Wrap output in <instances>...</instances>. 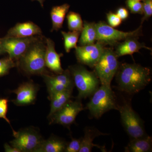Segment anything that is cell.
<instances>
[{"label": "cell", "mask_w": 152, "mask_h": 152, "mask_svg": "<svg viewBox=\"0 0 152 152\" xmlns=\"http://www.w3.org/2000/svg\"><path fill=\"white\" fill-rule=\"evenodd\" d=\"M84 136L82 138L81 145L79 152H91L94 147L100 149L103 152H106L105 147L93 143L94 139L100 136L107 135L108 134L102 132L94 127L87 126L84 130Z\"/></svg>", "instance_id": "obj_17"}, {"label": "cell", "mask_w": 152, "mask_h": 152, "mask_svg": "<svg viewBox=\"0 0 152 152\" xmlns=\"http://www.w3.org/2000/svg\"><path fill=\"white\" fill-rule=\"evenodd\" d=\"M91 96L86 108L93 118L99 119L110 110H118V105L111 86L101 85Z\"/></svg>", "instance_id": "obj_3"}, {"label": "cell", "mask_w": 152, "mask_h": 152, "mask_svg": "<svg viewBox=\"0 0 152 152\" xmlns=\"http://www.w3.org/2000/svg\"><path fill=\"white\" fill-rule=\"evenodd\" d=\"M16 66L17 63L10 57L0 59V77L7 75L11 69Z\"/></svg>", "instance_id": "obj_25"}, {"label": "cell", "mask_w": 152, "mask_h": 152, "mask_svg": "<svg viewBox=\"0 0 152 152\" xmlns=\"http://www.w3.org/2000/svg\"><path fill=\"white\" fill-rule=\"evenodd\" d=\"M66 19L68 28L70 31L81 32L83 27V22L80 14L70 12L67 15Z\"/></svg>", "instance_id": "obj_24"}, {"label": "cell", "mask_w": 152, "mask_h": 152, "mask_svg": "<svg viewBox=\"0 0 152 152\" xmlns=\"http://www.w3.org/2000/svg\"><path fill=\"white\" fill-rule=\"evenodd\" d=\"M143 14L144 17L141 24L145 20H148L152 15V0H142Z\"/></svg>", "instance_id": "obj_27"}, {"label": "cell", "mask_w": 152, "mask_h": 152, "mask_svg": "<svg viewBox=\"0 0 152 152\" xmlns=\"http://www.w3.org/2000/svg\"><path fill=\"white\" fill-rule=\"evenodd\" d=\"M96 41L104 45H114L130 37H137L142 35V24L137 29L130 32H124L114 28L106 23L100 21L96 23Z\"/></svg>", "instance_id": "obj_7"}, {"label": "cell", "mask_w": 152, "mask_h": 152, "mask_svg": "<svg viewBox=\"0 0 152 152\" xmlns=\"http://www.w3.org/2000/svg\"><path fill=\"white\" fill-rule=\"evenodd\" d=\"M137 37H130L126 39L124 42L118 43L116 45V55L118 57L126 55H132L134 53L138 52L142 48H145L151 50V48L146 46L144 43L138 41Z\"/></svg>", "instance_id": "obj_16"}, {"label": "cell", "mask_w": 152, "mask_h": 152, "mask_svg": "<svg viewBox=\"0 0 152 152\" xmlns=\"http://www.w3.org/2000/svg\"><path fill=\"white\" fill-rule=\"evenodd\" d=\"M13 134L15 138L10 143L20 152H36L44 140L40 134L34 128L15 131Z\"/></svg>", "instance_id": "obj_8"}, {"label": "cell", "mask_w": 152, "mask_h": 152, "mask_svg": "<svg viewBox=\"0 0 152 152\" xmlns=\"http://www.w3.org/2000/svg\"><path fill=\"white\" fill-rule=\"evenodd\" d=\"M8 99L7 98L0 99V118L5 120L11 125L10 121L7 116L8 109Z\"/></svg>", "instance_id": "obj_28"}, {"label": "cell", "mask_w": 152, "mask_h": 152, "mask_svg": "<svg viewBox=\"0 0 152 152\" xmlns=\"http://www.w3.org/2000/svg\"><path fill=\"white\" fill-rule=\"evenodd\" d=\"M84 110L81 100L70 99L62 108L49 118L50 124H58L69 127L74 124L76 117Z\"/></svg>", "instance_id": "obj_10"}, {"label": "cell", "mask_w": 152, "mask_h": 152, "mask_svg": "<svg viewBox=\"0 0 152 152\" xmlns=\"http://www.w3.org/2000/svg\"><path fill=\"white\" fill-rule=\"evenodd\" d=\"M5 151L6 152H20L18 149L10 146L8 144L6 143L4 145Z\"/></svg>", "instance_id": "obj_32"}, {"label": "cell", "mask_w": 152, "mask_h": 152, "mask_svg": "<svg viewBox=\"0 0 152 152\" xmlns=\"http://www.w3.org/2000/svg\"><path fill=\"white\" fill-rule=\"evenodd\" d=\"M134 1H142V0H134Z\"/></svg>", "instance_id": "obj_35"}, {"label": "cell", "mask_w": 152, "mask_h": 152, "mask_svg": "<svg viewBox=\"0 0 152 152\" xmlns=\"http://www.w3.org/2000/svg\"><path fill=\"white\" fill-rule=\"evenodd\" d=\"M70 5L65 4L61 6L53 7L50 11V17L52 23L51 31H58L63 27L66 15L67 13Z\"/></svg>", "instance_id": "obj_21"}, {"label": "cell", "mask_w": 152, "mask_h": 152, "mask_svg": "<svg viewBox=\"0 0 152 152\" xmlns=\"http://www.w3.org/2000/svg\"><path fill=\"white\" fill-rule=\"evenodd\" d=\"M61 34L64 37V47L67 53H69L72 49L75 48L78 41L81 32L78 31H70L66 32L62 31Z\"/></svg>", "instance_id": "obj_23"}, {"label": "cell", "mask_w": 152, "mask_h": 152, "mask_svg": "<svg viewBox=\"0 0 152 152\" xmlns=\"http://www.w3.org/2000/svg\"><path fill=\"white\" fill-rule=\"evenodd\" d=\"M119 89L129 94L139 92L151 80V69L138 64H121L116 74Z\"/></svg>", "instance_id": "obj_1"}, {"label": "cell", "mask_w": 152, "mask_h": 152, "mask_svg": "<svg viewBox=\"0 0 152 152\" xmlns=\"http://www.w3.org/2000/svg\"><path fill=\"white\" fill-rule=\"evenodd\" d=\"M32 1H37L39 2V3L40 4L41 7H44V3L45 1V0H31Z\"/></svg>", "instance_id": "obj_34"}, {"label": "cell", "mask_w": 152, "mask_h": 152, "mask_svg": "<svg viewBox=\"0 0 152 152\" xmlns=\"http://www.w3.org/2000/svg\"><path fill=\"white\" fill-rule=\"evenodd\" d=\"M73 90H67L49 95L48 99L50 101V110L48 118L62 108L71 99Z\"/></svg>", "instance_id": "obj_18"}, {"label": "cell", "mask_w": 152, "mask_h": 152, "mask_svg": "<svg viewBox=\"0 0 152 152\" xmlns=\"http://www.w3.org/2000/svg\"><path fill=\"white\" fill-rule=\"evenodd\" d=\"M104 45L97 42L96 43L77 46L75 55L78 62L81 64L94 68L102 55Z\"/></svg>", "instance_id": "obj_12"}, {"label": "cell", "mask_w": 152, "mask_h": 152, "mask_svg": "<svg viewBox=\"0 0 152 152\" xmlns=\"http://www.w3.org/2000/svg\"><path fill=\"white\" fill-rule=\"evenodd\" d=\"M80 35V37L79 41L80 46L87 45L95 43L97 38L96 23L85 21Z\"/></svg>", "instance_id": "obj_22"}, {"label": "cell", "mask_w": 152, "mask_h": 152, "mask_svg": "<svg viewBox=\"0 0 152 152\" xmlns=\"http://www.w3.org/2000/svg\"><path fill=\"white\" fill-rule=\"evenodd\" d=\"M113 49L105 48L102 55L94 66V72L101 85L111 86L120 63Z\"/></svg>", "instance_id": "obj_5"}, {"label": "cell", "mask_w": 152, "mask_h": 152, "mask_svg": "<svg viewBox=\"0 0 152 152\" xmlns=\"http://www.w3.org/2000/svg\"><path fill=\"white\" fill-rule=\"evenodd\" d=\"M38 91L39 86L33 82L23 83L18 88L11 91L17 95L16 99L12 100V102L17 106L32 104L35 102Z\"/></svg>", "instance_id": "obj_13"}, {"label": "cell", "mask_w": 152, "mask_h": 152, "mask_svg": "<svg viewBox=\"0 0 152 152\" xmlns=\"http://www.w3.org/2000/svg\"><path fill=\"white\" fill-rule=\"evenodd\" d=\"M121 120L126 132L131 139L148 135L145 130L143 121L132 108L130 103L126 102L118 105Z\"/></svg>", "instance_id": "obj_6"}, {"label": "cell", "mask_w": 152, "mask_h": 152, "mask_svg": "<svg viewBox=\"0 0 152 152\" xmlns=\"http://www.w3.org/2000/svg\"><path fill=\"white\" fill-rule=\"evenodd\" d=\"M46 51L45 62L46 66L55 74L62 73L64 71L61 66V57L63 54H58L55 49L54 42L50 38L45 39Z\"/></svg>", "instance_id": "obj_14"}, {"label": "cell", "mask_w": 152, "mask_h": 152, "mask_svg": "<svg viewBox=\"0 0 152 152\" xmlns=\"http://www.w3.org/2000/svg\"><path fill=\"white\" fill-rule=\"evenodd\" d=\"M41 37L30 46L17 63L22 70L27 75L43 76L50 74L47 70L45 62V41Z\"/></svg>", "instance_id": "obj_2"}, {"label": "cell", "mask_w": 152, "mask_h": 152, "mask_svg": "<svg viewBox=\"0 0 152 152\" xmlns=\"http://www.w3.org/2000/svg\"><path fill=\"white\" fill-rule=\"evenodd\" d=\"M126 4L132 13L143 14L142 3L140 1L126 0Z\"/></svg>", "instance_id": "obj_26"}, {"label": "cell", "mask_w": 152, "mask_h": 152, "mask_svg": "<svg viewBox=\"0 0 152 152\" xmlns=\"http://www.w3.org/2000/svg\"><path fill=\"white\" fill-rule=\"evenodd\" d=\"M116 14L122 20H125L129 17V13L127 9L120 7L117 10Z\"/></svg>", "instance_id": "obj_31"}, {"label": "cell", "mask_w": 152, "mask_h": 152, "mask_svg": "<svg viewBox=\"0 0 152 152\" xmlns=\"http://www.w3.org/2000/svg\"><path fill=\"white\" fill-rule=\"evenodd\" d=\"M107 17L109 25L113 27H117L121 24L122 20L116 14L110 12L107 14Z\"/></svg>", "instance_id": "obj_30"}, {"label": "cell", "mask_w": 152, "mask_h": 152, "mask_svg": "<svg viewBox=\"0 0 152 152\" xmlns=\"http://www.w3.org/2000/svg\"><path fill=\"white\" fill-rule=\"evenodd\" d=\"M42 37L37 36L30 37L18 38L5 36L4 38H1V41L5 51L8 54V57L14 61H17V63L32 44Z\"/></svg>", "instance_id": "obj_9"}, {"label": "cell", "mask_w": 152, "mask_h": 152, "mask_svg": "<svg viewBox=\"0 0 152 152\" xmlns=\"http://www.w3.org/2000/svg\"><path fill=\"white\" fill-rule=\"evenodd\" d=\"M6 53V52L4 50L3 48L1 42V38H0V56Z\"/></svg>", "instance_id": "obj_33"}, {"label": "cell", "mask_w": 152, "mask_h": 152, "mask_svg": "<svg viewBox=\"0 0 152 152\" xmlns=\"http://www.w3.org/2000/svg\"><path fill=\"white\" fill-rule=\"evenodd\" d=\"M81 138L74 139L72 137V140L67 144L65 150V152H79L81 145Z\"/></svg>", "instance_id": "obj_29"}, {"label": "cell", "mask_w": 152, "mask_h": 152, "mask_svg": "<svg viewBox=\"0 0 152 152\" xmlns=\"http://www.w3.org/2000/svg\"><path fill=\"white\" fill-rule=\"evenodd\" d=\"M152 139L147 135L142 137L131 139L127 145L125 147L126 152H149L152 151Z\"/></svg>", "instance_id": "obj_20"}, {"label": "cell", "mask_w": 152, "mask_h": 152, "mask_svg": "<svg viewBox=\"0 0 152 152\" xmlns=\"http://www.w3.org/2000/svg\"><path fill=\"white\" fill-rule=\"evenodd\" d=\"M74 84L78 91L76 99L82 100L91 96L99 86V80L94 72L88 70L82 65L69 66Z\"/></svg>", "instance_id": "obj_4"}, {"label": "cell", "mask_w": 152, "mask_h": 152, "mask_svg": "<svg viewBox=\"0 0 152 152\" xmlns=\"http://www.w3.org/2000/svg\"><path fill=\"white\" fill-rule=\"evenodd\" d=\"M66 142L63 139L53 136L46 140H43L36 152H64Z\"/></svg>", "instance_id": "obj_19"}, {"label": "cell", "mask_w": 152, "mask_h": 152, "mask_svg": "<svg viewBox=\"0 0 152 152\" xmlns=\"http://www.w3.org/2000/svg\"><path fill=\"white\" fill-rule=\"evenodd\" d=\"M46 85L49 95L67 90H73L74 84L72 77L69 69L62 73L55 75L48 74L42 76Z\"/></svg>", "instance_id": "obj_11"}, {"label": "cell", "mask_w": 152, "mask_h": 152, "mask_svg": "<svg viewBox=\"0 0 152 152\" xmlns=\"http://www.w3.org/2000/svg\"><path fill=\"white\" fill-rule=\"evenodd\" d=\"M41 28L32 22L18 23L9 29L7 37L26 38L35 36H42Z\"/></svg>", "instance_id": "obj_15"}]
</instances>
